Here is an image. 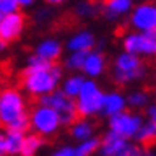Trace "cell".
Returning <instances> with one entry per match:
<instances>
[{
  "instance_id": "cell-1",
  "label": "cell",
  "mask_w": 156,
  "mask_h": 156,
  "mask_svg": "<svg viewBox=\"0 0 156 156\" xmlns=\"http://www.w3.org/2000/svg\"><path fill=\"white\" fill-rule=\"evenodd\" d=\"M62 79H63V67L58 65V62L46 63L32 53L20 76V83L27 95L34 98H42L60 88Z\"/></svg>"
},
{
  "instance_id": "cell-2",
  "label": "cell",
  "mask_w": 156,
  "mask_h": 156,
  "mask_svg": "<svg viewBox=\"0 0 156 156\" xmlns=\"http://www.w3.org/2000/svg\"><path fill=\"white\" fill-rule=\"evenodd\" d=\"M0 126L5 130H28V104L23 90L7 86L0 90Z\"/></svg>"
},
{
  "instance_id": "cell-3",
  "label": "cell",
  "mask_w": 156,
  "mask_h": 156,
  "mask_svg": "<svg viewBox=\"0 0 156 156\" xmlns=\"http://www.w3.org/2000/svg\"><path fill=\"white\" fill-rule=\"evenodd\" d=\"M146 72L147 69L142 62V58L130 55L126 51L118 53L111 65V76L118 86H128L132 83L142 81L146 77Z\"/></svg>"
},
{
  "instance_id": "cell-4",
  "label": "cell",
  "mask_w": 156,
  "mask_h": 156,
  "mask_svg": "<svg viewBox=\"0 0 156 156\" xmlns=\"http://www.w3.org/2000/svg\"><path fill=\"white\" fill-rule=\"evenodd\" d=\"M62 119L55 109L46 104H37L35 107L28 109V130L41 135L44 139H49L60 132Z\"/></svg>"
},
{
  "instance_id": "cell-5",
  "label": "cell",
  "mask_w": 156,
  "mask_h": 156,
  "mask_svg": "<svg viewBox=\"0 0 156 156\" xmlns=\"http://www.w3.org/2000/svg\"><path fill=\"white\" fill-rule=\"evenodd\" d=\"M102 98H104V90L100 88L97 79H86L79 95L74 98L77 116L90 119L98 116L102 111Z\"/></svg>"
},
{
  "instance_id": "cell-6",
  "label": "cell",
  "mask_w": 156,
  "mask_h": 156,
  "mask_svg": "<svg viewBox=\"0 0 156 156\" xmlns=\"http://www.w3.org/2000/svg\"><path fill=\"white\" fill-rule=\"evenodd\" d=\"M123 51L139 58H156V32L130 30L121 37Z\"/></svg>"
},
{
  "instance_id": "cell-7",
  "label": "cell",
  "mask_w": 156,
  "mask_h": 156,
  "mask_svg": "<svg viewBox=\"0 0 156 156\" xmlns=\"http://www.w3.org/2000/svg\"><path fill=\"white\" fill-rule=\"evenodd\" d=\"M142 123H144V118H142L140 112L132 111V109L130 111L125 109V111L107 118V125H109L107 130H112L114 133L121 135V137H125L128 140H133Z\"/></svg>"
},
{
  "instance_id": "cell-8",
  "label": "cell",
  "mask_w": 156,
  "mask_h": 156,
  "mask_svg": "<svg viewBox=\"0 0 156 156\" xmlns=\"http://www.w3.org/2000/svg\"><path fill=\"white\" fill-rule=\"evenodd\" d=\"M139 144L128 140L121 135L114 133L112 130H107L100 137V146L97 154L98 156H133Z\"/></svg>"
},
{
  "instance_id": "cell-9",
  "label": "cell",
  "mask_w": 156,
  "mask_h": 156,
  "mask_svg": "<svg viewBox=\"0 0 156 156\" xmlns=\"http://www.w3.org/2000/svg\"><path fill=\"white\" fill-rule=\"evenodd\" d=\"M128 25L137 32H156V2L144 0L133 4L132 12L128 14Z\"/></svg>"
},
{
  "instance_id": "cell-10",
  "label": "cell",
  "mask_w": 156,
  "mask_h": 156,
  "mask_svg": "<svg viewBox=\"0 0 156 156\" xmlns=\"http://www.w3.org/2000/svg\"><path fill=\"white\" fill-rule=\"evenodd\" d=\"M39 102L41 104H46V105H49L51 109L56 111L58 116H60V119H62V126H70L72 123L76 121V118H77L74 98L67 97L60 88L55 90L53 93H49V95L42 97V98H39Z\"/></svg>"
},
{
  "instance_id": "cell-11",
  "label": "cell",
  "mask_w": 156,
  "mask_h": 156,
  "mask_svg": "<svg viewBox=\"0 0 156 156\" xmlns=\"http://www.w3.org/2000/svg\"><path fill=\"white\" fill-rule=\"evenodd\" d=\"M27 28V16L21 11L12 12V14L0 16V39L5 42H14L23 35Z\"/></svg>"
},
{
  "instance_id": "cell-12",
  "label": "cell",
  "mask_w": 156,
  "mask_h": 156,
  "mask_svg": "<svg viewBox=\"0 0 156 156\" xmlns=\"http://www.w3.org/2000/svg\"><path fill=\"white\" fill-rule=\"evenodd\" d=\"M107 56L104 51L100 49H91L86 53V58H84V63H83V76L86 79H98L102 77L104 74L107 72Z\"/></svg>"
},
{
  "instance_id": "cell-13",
  "label": "cell",
  "mask_w": 156,
  "mask_h": 156,
  "mask_svg": "<svg viewBox=\"0 0 156 156\" xmlns=\"http://www.w3.org/2000/svg\"><path fill=\"white\" fill-rule=\"evenodd\" d=\"M34 55L46 63H56L63 55V44L56 37H44L35 44Z\"/></svg>"
},
{
  "instance_id": "cell-14",
  "label": "cell",
  "mask_w": 156,
  "mask_h": 156,
  "mask_svg": "<svg viewBox=\"0 0 156 156\" xmlns=\"http://www.w3.org/2000/svg\"><path fill=\"white\" fill-rule=\"evenodd\" d=\"M100 7V14L107 21H119L123 18H128V14L132 12L133 0H102Z\"/></svg>"
},
{
  "instance_id": "cell-15",
  "label": "cell",
  "mask_w": 156,
  "mask_h": 156,
  "mask_svg": "<svg viewBox=\"0 0 156 156\" xmlns=\"http://www.w3.org/2000/svg\"><path fill=\"white\" fill-rule=\"evenodd\" d=\"M125 109H128V105H126V95H125V93H121L119 90L104 91L100 116H104V118H111V116L121 112V111H125Z\"/></svg>"
},
{
  "instance_id": "cell-16",
  "label": "cell",
  "mask_w": 156,
  "mask_h": 156,
  "mask_svg": "<svg viewBox=\"0 0 156 156\" xmlns=\"http://www.w3.org/2000/svg\"><path fill=\"white\" fill-rule=\"evenodd\" d=\"M65 48L69 51H83V53H88L97 48V37L93 34L91 30L88 28H83V30H77L74 32L67 42H65Z\"/></svg>"
},
{
  "instance_id": "cell-17",
  "label": "cell",
  "mask_w": 156,
  "mask_h": 156,
  "mask_svg": "<svg viewBox=\"0 0 156 156\" xmlns=\"http://www.w3.org/2000/svg\"><path fill=\"white\" fill-rule=\"evenodd\" d=\"M69 132H70V137L74 139L76 142H81V140H86L93 135L97 133V126L90 118H76V121L69 126Z\"/></svg>"
},
{
  "instance_id": "cell-18",
  "label": "cell",
  "mask_w": 156,
  "mask_h": 156,
  "mask_svg": "<svg viewBox=\"0 0 156 156\" xmlns=\"http://www.w3.org/2000/svg\"><path fill=\"white\" fill-rule=\"evenodd\" d=\"M86 77L83 74H79V72H72L69 76H63L62 79V83H60V90L67 95V97H70V98H76L81 91V88L84 84Z\"/></svg>"
},
{
  "instance_id": "cell-19",
  "label": "cell",
  "mask_w": 156,
  "mask_h": 156,
  "mask_svg": "<svg viewBox=\"0 0 156 156\" xmlns=\"http://www.w3.org/2000/svg\"><path fill=\"white\" fill-rule=\"evenodd\" d=\"M42 147H44V137L30 132V133H25V139H23V144H21V151H20L18 156H37Z\"/></svg>"
},
{
  "instance_id": "cell-20",
  "label": "cell",
  "mask_w": 156,
  "mask_h": 156,
  "mask_svg": "<svg viewBox=\"0 0 156 156\" xmlns=\"http://www.w3.org/2000/svg\"><path fill=\"white\" fill-rule=\"evenodd\" d=\"M100 11H102V7L95 0H79L74 7V14L79 20H93L100 14Z\"/></svg>"
},
{
  "instance_id": "cell-21",
  "label": "cell",
  "mask_w": 156,
  "mask_h": 156,
  "mask_svg": "<svg viewBox=\"0 0 156 156\" xmlns=\"http://www.w3.org/2000/svg\"><path fill=\"white\" fill-rule=\"evenodd\" d=\"M27 132H18V130H5V147L7 156H18L21 151V144Z\"/></svg>"
},
{
  "instance_id": "cell-22",
  "label": "cell",
  "mask_w": 156,
  "mask_h": 156,
  "mask_svg": "<svg viewBox=\"0 0 156 156\" xmlns=\"http://www.w3.org/2000/svg\"><path fill=\"white\" fill-rule=\"evenodd\" d=\"M126 105L132 111H144L149 105V93L144 90H133L126 95Z\"/></svg>"
},
{
  "instance_id": "cell-23",
  "label": "cell",
  "mask_w": 156,
  "mask_h": 156,
  "mask_svg": "<svg viewBox=\"0 0 156 156\" xmlns=\"http://www.w3.org/2000/svg\"><path fill=\"white\" fill-rule=\"evenodd\" d=\"M100 146V137L93 135L86 140H81L74 146V156H95Z\"/></svg>"
},
{
  "instance_id": "cell-24",
  "label": "cell",
  "mask_w": 156,
  "mask_h": 156,
  "mask_svg": "<svg viewBox=\"0 0 156 156\" xmlns=\"http://www.w3.org/2000/svg\"><path fill=\"white\" fill-rule=\"evenodd\" d=\"M154 139H156V126L153 123H149L147 119H144V123L140 125L139 132L135 135L133 142L139 144V146H147L151 142H154Z\"/></svg>"
},
{
  "instance_id": "cell-25",
  "label": "cell",
  "mask_w": 156,
  "mask_h": 156,
  "mask_svg": "<svg viewBox=\"0 0 156 156\" xmlns=\"http://www.w3.org/2000/svg\"><path fill=\"white\" fill-rule=\"evenodd\" d=\"M84 58L86 53H83V51H69V55L63 60V69H69L70 72H81Z\"/></svg>"
},
{
  "instance_id": "cell-26",
  "label": "cell",
  "mask_w": 156,
  "mask_h": 156,
  "mask_svg": "<svg viewBox=\"0 0 156 156\" xmlns=\"http://www.w3.org/2000/svg\"><path fill=\"white\" fill-rule=\"evenodd\" d=\"M18 11H21V9L14 0H0V16L12 14V12H18Z\"/></svg>"
},
{
  "instance_id": "cell-27",
  "label": "cell",
  "mask_w": 156,
  "mask_h": 156,
  "mask_svg": "<svg viewBox=\"0 0 156 156\" xmlns=\"http://www.w3.org/2000/svg\"><path fill=\"white\" fill-rule=\"evenodd\" d=\"M49 156H74V146H69V144L60 146V147H56Z\"/></svg>"
},
{
  "instance_id": "cell-28",
  "label": "cell",
  "mask_w": 156,
  "mask_h": 156,
  "mask_svg": "<svg viewBox=\"0 0 156 156\" xmlns=\"http://www.w3.org/2000/svg\"><path fill=\"white\" fill-rule=\"evenodd\" d=\"M133 156H156V147H149V146H139Z\"/></svg>"
},
{
  "instance_id": "cell-29",
  "label": "cell",
  "mask_w": 156,
  "mask_h": 156,
  "mask_svg": "<svg viewBox=\"0 0 156 156\" xmlns=\"http://www.w3.org/2000/svg\"><path fill=\"white\" fill-rule=\"evenodd\" d=\"M144 119H147L149 123H153L156 126V104H153V105L149 104V105L146 107V118H144Z\"/></svg>"
},
{
  "instance_id": "cell-30",
  "label": "cell",
  "mask_w": 156,
  "mask_h": 156,
  "mask_svg": "<svg viewBox=\"0 0 156 156\" xmlns=\"http://www.w3.org/2000/svg\"><path fill=\"white\" fill-rule=\"evenodd\" d=\"M0 156H7V147H5V128L0 126Z\"/></svg>"
},
{
  "instance_id": "cell-31",
  "label": "cell",
  "mask_w": 156,
  "mask_h": 156,
  "mask_svg": "<svg viewBox=\"0 0 156 156\" xmlns=\"http://www.w3.org/2000/svg\"><path fill=\"white\" fill-rule=\"evenodd\" d=\"M49 16H51L49 11H46V9H39V11L35 12V16H34V20H35L37 23H39V21L42 23V21H46V20L49 18Z\"/></svg>"
},
{
  "instance_id": "cell-32",
  "label": "cell",
  "mask_w": 156,
  "mask_h": 156,
  "mask_svg": "<svg viewBox=\"0 0 156 156\" xmlns=\"http://www.w3.org/2000/svg\"><path fill=\"white\" fill-rule=\"evenodd\" d=\"M14 2L20 5V9H28V7H32V5H35L37 0H14Z\"/></svg>"
},
{
  "instance_id": "cell-33",
  "label": "cell",
  "mask_w": 156,
  "mask_h": 156,
  "mask_svg": "<svg viewBox=\"0 0 156 156\" xmlns=\"http://www.w3.org/2000/svg\"><path fill=\"white\" fill-rule=\"evenodd\" d=\"M46 5H51V7H56V5H63V4H67L69 0H42Z\"/></svg>"
},
{
  "instance_id": "cell-34",
  "label": "cell",
  "mask_w": 156,
  "mask_h": 156,
  "mask_svg": "<svg viewBox=\"0 0 156 156\" xmlns=\"http://www.w3.org/2000/svg\"><path fill=\"white\" fill-rule=\"evenodd\" d=\"M7 49H9V42H5V41H2V39H0V55L7 53Z\"/></svg>"
},
{
  "instance_id": "cell-35",
  "label": "cell",
  "mask_w": 156,
  "mask_h": 156,
  "mask_svg": "<svg viewBox=\"0 0 156 156\" xmlns=\"http://www.w3.org/2000/svg\"><path fill=\"white\" fill-rule=\"evenodd\" d=\"M154 147H156V139H154Z\"/></svg>"
}]
</instances>
